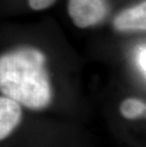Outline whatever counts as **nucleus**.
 Here are the masks:
<instances>
[{"mask_svg": "<svg viewBox=\"0 0 146 147\" xmlns=\"http://www.w3.org/2000/svg\"><path fill=\"white\" fill-rule=\"evenodd\" d=\"M0 92L30 109L48 107L52 88L45 55L36 49L22 48L0 56Z\"/></svg>", "mask_w": 146, "mask_h": 147, "instance_id": "f257e3e1", "label": "nucleus"}, {"mask_svg": "<svg viewBox=\"0 0 146 147\" xmlns=\"http://www.w3.org/2000/svg\"><path fill=\"white\" fill-rule=\"evenodd\" d=\"M105 0H69L68 14L78 28L94 26L104 19L107 14Z\"/></svg>", "mask_w": 146, "mask_h": 147, "instance_id": "f03ea898", "label": "nucleus"}, {"mask_svg": "<svg viewBox=\"0 0 146 147\" xmlns=\"http://www.w3.org/2000/svg\"><path fill=\"white\" fill-rule=\"evenodd\" d=\"M20 105L6 96H0V140H5L21 123Z\"/></svg>", "mask_w": 146, "mask_h": 147, "instance_id": "7ed1b4c3", "label": "nucleus"}, {"mask_svg": "<svg viewBox=\"0 0 146 147\" xmlns=\"http://www.w3.org/2000/svg\"><path fill=\"white\" fill-rule=\"evenodd\" d=\"M114 26L122 32L144 30L146 28L145 1L120 12L114 19Z\"/></svg>", "mask_w": 146, "mask_h": 147, "instance_id": "20e7f679", "label": "nucleus"}, {"mask_svg": "<svg viewBox=\"0 0 146 147\" xmlns=\"http://www.w3.org/2000/svg\"><path fill=\"white\" fill-rule=\"evenodd\" d=\"M120 113L128 120H134L145 116L146 105L143 101L136 98L125 99L120 104Z\"/></svg>", "mask_w": 146, "mask_h": 147, "instance_id": "39448f33", "label": "nucleus"}, {"mask_svg": "<svg viewBox=\"0 0 146 147\" xmlns=\"http://www.w3.org/2000/svg\"><path fill=\"white\" fill-rule=\"evenodd\" d=\"M137 60V65H138L139 69L141 70V73H143L145 76L146 73V49L145 47H139L136 55Z\"/></svg>", "mask_w": 146, "mask_h": 147, "instance_id": "423d86ee", "label": "nucleus"}, {"mask_svg": "<svg viewBox=\"0 0 146 147\" xmlns=\"http://www.w3.org/2000/svg\"><path fill=\"white\" fill-rule=\"evenodd\" d=\"M56 0H29L30 7L32 10L42 11L53 5Z\"/></svg>", "mask_w": 146, "mask_h": 147, "instance_id": "0eeeda50", "label": "nucleus"}]
</instances>
